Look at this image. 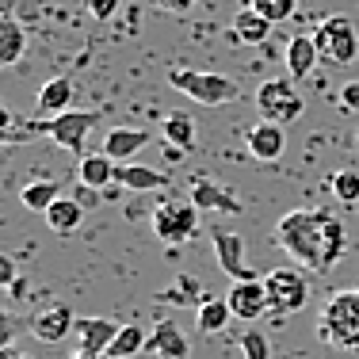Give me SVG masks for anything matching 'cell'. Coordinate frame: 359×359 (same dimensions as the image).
Returning <instances> with one entry per match:
<instances>
[{
	"label": "cell",
	"instance_id": "6da1fadb",
	"mask_svg": "<svg viewBox=\"0 0 359 359\" xmlns=\"http://www.w3.org/2000/svg\"><path fill=\"white\" fill-rule=\"evenodd\" d=\"M276 245L283 249L294 264H302L313 276H325L340 264V256L348 249L344 222L332 210H290L276 222Z\"/></svg>",
	"mask_w": 359,
	"mask_h": 359
},
{
	"label": "cell",
	"instance_id": "7a4b0ae2",
	"mask_svg": "<svg viewBox=\"0 0 359 359\" xmlns=\"http://www.w3.org/2000/svg\"><path fill=\"white\" fill-rule=\"evenodd\" d=\"M318 337L325 340V344H332V348L359 352V287L337 290V294L321 306Z\"/></svg>",
	"mask_w": 359,
	"mask_h": 359
},
{
	"label": "cell",
	"instance_id": "3957f363",
	"mask_svg": "<svg viewBox=\"0 0 359 359\" xmlns=\"http://www.w3.org/2000/svg\"><path fill=\"white\" fill-rule=\"evenodd\" d=\"M168 84L176 92H184L187 100L203 107H226L241 96V84L229 81L226 73H215V69H191V65H172L168 69Z\"/></svg>",
	"mask_w": 359,
	"mask_h": 359
},
{
	"label": "cell",
	"instance_id": "277c9868",
	"mask_svg": "<svg viewBox=\"0 0 359 359\" xmlns=\"http://www.w3.org/2000/svg\"><path fill=\"white\" fill-rule=\"evenodd\" d=\"M199 215L203 210L195 207L191 199H165V203H157L153 207V215H149V226H153V233L161 237L165 245H184V241H191L195 233H199Z\"/></svg>",
	"mask_w": 359,
	"mask_h": 359
},
{
	"label": "cell",
	"instance_id": "5b68a950",
	"mask_svg": "<svg viewBox=\"0 0 359 359\" xmlns=\"http://www.w3.org/2000/svg\"><path fill=\"white\" fill-rule=\"evenodd\" d=\"M100 126V111H62V115H50L42 123V134L57 145V149L73 153V157H84V138Z\"/></svg>",
	"mask_w": 359,
	"mask_h": 359
},
{
	"label": "cell",
	"instance_id": "8992f818",
	"mask_svg": "<svg viewBox=\"0 0 359 359\" xmlns=\"http://www.w3.org/2000/svg\"><path fill=\"white\" fill-rule=\"evenodd\" d=\"M313 39H318L321 62H329V65H352L359 57V31L348 15H329L313 31Z\"/></svg>",
	"mask_w": 359,
	"mask_h": 359
},
{
	"label": "cell",
	"instance_id": "52a82bcc",
	"mask_svg": "<svg viewBox=\"0 0 359 359\" xmlns=\"http://www.w3.org/2000/svg\"><path fill=\"white\" fill-rule=\"evenodd\" d=\"M256 107H260L264 118H271V123H279V126H290L294 118H302L306 100L298 96L290 76H276V81H264L260 88H256Z\"/></svg>",
	"mask_w": 359,
	"mask_h": 359
},
{
	"label": "cell",
	"instance_id": "ba28073f",
	"mask_svg": "<svg viewBox=\"0 0 359 359\" xmlns=\"http://www.w3.org/2000/svg\"><path fill=\"white\" fill-rule=\"evenodd\" d=\"M260 279H264V287H268V298H271V310L276 313L306 310V302H310V283H306V276L298 268H276Z\"/></svg>",
	"mask_w": 359,
	"mask_h": 359
},
{
	"label": "cell",
	"instance_id": "9c48e42d",
	"mask_svg": "<svg viewBox=\"0 0 359 359\" xmlns=\"http://www.w3.org/2000/svg\"><path fill=\"white\" fill-rule=\"evenodd\" d=\"M210 245H215V256H218V268L226 271L233 283H241V279H260L252 271V264H249V245H245V237L241 233H233V229H222L215 226L210 229Z\"/></svg>",
	"mask_w": 359,
	"mask_h": 359
},
{
	"label": "cell",
	"instance_id": "30bf717a",
	"mask_svg": "<svg viewBox=\"0 0 359 359\" xmlns=\"http://www.w3.org/2000/svg\"><path fill=\"white\" fill-rule=\"evenodd\" d=\"M229 310H233L237 321H256L271 310V298H268V287L264 279H241V283L229 287Z\"/></svg>",
	"mask_w": 359,
	"mask_h": 359
},
{
	"label": "cell",
	"instance_id": "8fae6325",
	"mask_svg": "<svg viewBox=\"0 0 359 359\" xmlns=\"http://www.w3.org/2000/svg\"><path fill=\"white\" fill-rule=\"evenodd\" d=\"M245 149L252 153V161H279L287 149V130L271 118H260L245 130Z\"/></svg>",
	"mask_w": 359,
	"mask_h": 359
},
{
	"label": "cell",
	"instance_id": "7c38bea8",
	"mask_svg": "<svg viewBox=\"0 0 359 359\" xmlns=\"http://www.w3.org/2000/svg\"><path fill=\"white\" fill-rule=\"evenodd\" d=\"M187 199H191L199 210H207V215H241L245 210L241 199H237L226 184H218V180H195Z\"/></svg>",
	"mask_w": 359,
	"mask_h": 359
},
{
	"label": "cell",
	"instance_id": "4fadbf2b",
	"mask_svg": "<svg viewBox=\"0 0 359 359\" xmlns=\"http://www.w3.org/2000/svg\"><path fill=\"white\" fill-rule=\"evenodd\" d=\"M145 352H153L157 359H187V355H191V340L184 337V329H180L172 318H165V321L153 325Z\"/></svg>",
	"mask_w": 359,
	"mask_h": 359
},
{
	"label": "cell",
	"instance_id": "5bb4252c",
	"mask_svg": "<svg viewBox=\"0 0 359 359\" xmlns=\"http://www.w3.org/2000/svg\"><path fill=\"white\" fill-rule=\"evenodd\" d=\"M73 329H76V321H73L69 306H50V310H42L31 318V332H35L42 344H62Z\"/></svg>",
	"mask_w": 359,
	"mask_h": 359
},
{
	"label": "cell",
	"instance_id": "9a60e30c",
	"mask_svg": "<svg viewBox=\"0 0 359 359\" xmlns=\"http://www.w3.org/2000/svg\"><path fill=\"white\" fill-rule=\"evenodd\" d=\"M153 134L142 130V126H111L104 134V153L115 161H134V153L149 145Z\"/></svg>",
	"mask_w": 359,
	"mask_h": 359
},
{
	"label": "cell",
	"instance_id": "2e32d148",
	"mask_svg": "<svg viewBox=\"0 0 359 359\" xmlns=\"http://www.w3.org/2000/svg\"><path fill=\"white\" fill-rule=\"evenodd\" d=\"M321 54H318V39L313 35H294L287 42V73L290 81H306L313 69H318Z\"/></svg>",
	"mask_w": 359,
	"mask_h": 359
},
{
	"label": "cell",
	"instance_id": "e0dca14e",
	"mask_svg": "<svg viewBox=\"0 0 359 359\" xmlns=\"http://www.w3.org/2000/svg\"><path fill=\"white\" fill-rule=\"evenodd\" d=\"M115 172H118V161L107 157L104 149H100V153H84V157L76 161V176H81V184L96 187V191H107V187L115 184Z\"/></svg>",
	"mask_w": 359,
	"mask_h": 359
},
{
	"label": "cell",
	"instance_id": "ac0fdd59",
	"mask_svg": "<svg viewBox=\"0 0 359 359\" xmlns=\"http://www.w3.org/2000/svg\"><path fill=\"white\" fill-rule=\"evenodd\" d=\"M271 27L276 23L268 20V15H260L256 8L249 4V8H237V15H233V42H245V46H264L268 42V35H271Z\"/></svg>",
	"mask_w": 359,
	"mask_h": 359
},
{
	"label": "cell",
	"instance_id": "d6986e66",
	"mask_svg": "<svg viewBox=\"0 0 359 359\" xmlns=\"http://www.w3.org/2000/svg\"><path fill=\"white\" fill-rule=\"evenodd\" d=\"M118 329H123V325H115L111 318H84V321H76L81 348H84V352H92V355H104L107 348L115 344Z\"/></svg>",
	"mask_w": 359,
	"mask_h": 359
},
{
	"label": "cell",
	"instance_id": "ffe728a7",
	"mask_svg": "<svg viewBox=\"0 0 359 359\" xmlns=\"http://www.w3.org/2000/svg\"><path fill=\"white\" fill-rule=\"evenodd\" d=\"M115 184L118 187H126V191H165L168 187V176L165 172H157V168H145V165H118V172H115Z\"/></svg>",
	"mask_w": 359,
	"mask_h": 359
},
{
	"label": "cell",
	"instance_id": "44dd1931",
	"mask_svg": "<svg viewBox=\"0 0 359 359\" xmlns=\"http://www.w3.org/2000/svg\"><path fill=\"white\" fill-rule=\"evenodd\" d=\"M81 222H84V203L81 199H69V195H62V199L46 210V226L54 229V233H62V237L76 233V229H81Z\"/></svg>",
	"mask_w": 359,
	"mask_h": 359
},
{
	"label": "cell",
	"instance_id": "7402d4cb",
	"mask_svg": "<svg viewBox=\"0 0 359 359\" xmlns=\"http://www.w3.org/2000/svg\"><path fill=\"white\" fill-rule=\"evenodd\" d=\"M69 104H73V81L69 76H54V81L42 84V92H39L42 115H62V111H69Z\"/></svg>",
	"mask_w": 359,
	"mask_h": 359
},
{
	"label": "cell",
	"instance_id": "603a6c76",
	"mask_svg": "<svg viewBox=\"0 0 359 359\" xmlns=\"http://www.w3.org/2000/svg\"><path fill=\"white\" fill-rule=\"evenodd\" d=\"M57 199H62V184H54V180H31L20 191V203L27 210H39V215H46Z\"/></svg>",
	"mask_w": 359,
	"mask_h": 359
},
{
	"label": "cell",
	"instance_id": "cb8c5ba5",
	"mask_svg": "<svg viewBox=\"0 0 359 359\" xmlns=\"http://www.w3.org/2000/svg\"><path fill=\"white\" fill-rule=\"evenodd\" d=\"M233 318V310H229V298H203L199 310H195V325H199V332H222Z\"/></svg>",
	"mask_w": 359,
	"mask_h": 359
},
{
	"label": "cell",
	"instance_id": "d4e9b609",
	"mask_svg": "<svg viewBox=\"0 0 359 359\" xmlns=\"http://www.w3.org/2000/svg\"><path fill=\"white\" fill-rule=\"evenodd\" d=\"M23 50H27V31L12 15H4L0 20V65H15L23 57Z\"/></svg>",
	"mask_w": 359,
	"mask_h": 359
},
{
	"label": "cell",
	"instance_id": "484cf974",
	"mask_svg": "<svg viewBox=\"0 0 359 359\" xmlns=\"http://www.w3.org/2000/svg\"><path fill=\"white\" fill-rule=\"evenodd\" d=\"M161 134H165L168 145H176V149H184V153L195 149V123H191V115H184V111H172V115H165V126H161Z\"/></svg>",
	"mask_w": 359,
	"mask_h": 359
},
{
	"label": "cell",
	"instance_id": "4316f807",
	"mask_svg": "<svg viewBox=\"0 0 359 359\" xmlns=\"http://www.w3.org/2000/svg\"><path fill=\"white\" fill-rule=\"evenodd\" d=\"M145 344H149V332H145L142 325H123V329H118V337H115V344H111L107 352H115V355L130 359V355L145 352Z\"/></svg>",
	"mask_w": 359,
	"mask_h": 359
},
{
	"label": "cell",
	"instance_id": "83f0119b",
	"mask_svg": "<svg viewBox=\"0 0 359 359\" xmlns=\"http://www.w3.org/2000/svg\"><path fill=\"white\" fill-rule=\"evenodd\" d=\"M172 290H161L157 302H203V287L195 276H176L172 279Z\"/></svg>",
	"mask_w": 359,
	"mask_h": 359
},
{
	"label": "cell",
	"instance_id": "f1b7e54d",
	"mask_svg": "<svg viewBox=\"0 0 359 359\" xmlns=\"http://www.w3.org/2000/svg\"><path fill=\"white\" fill-rule=\"evenodd\" d=\"M329 187H332V195H337L340 203H348V207L359 203V172L355 168H340V172L329 180Z\"/></svg>",
	"mask_w": 359,
	"mask_h": 359
},
{
	"label": "cell",
	"instance_id": "f546056e",
	"mask_svg": "<svg viewBox=\"0 0 359 359\" xmlns=\"http://www.w3.org/2000/svg\"><path fill=\"white\" fill-rule=\"evenodd\" d=\"M260 15H268L271 23H287L298 12V0H249Z\"/></svg>",
	"mask_w": 359,
	"mask_h": 359
},
{
	"label": "cell",
	"instance_id": "4dcf8cb0",
	"mask_svg": "<svg viewBox=\"0 0 359 359\" xmlns=\"http://www.w3.org/2000/svg\"><path fill=\"white\" fill-rule=\"evenodd\" d=\"M241 352H245V359H271V344H268V337H264L260 329H245Z\"/></svg>",
	"mask_w": 359,
	"mask_h": 359
},
{
	"label": "cell",
	"instance_id": "1f68e13d",
	"mask_svg": "<svg viewBox=\"0 0 359 359\" xmlns=\"http://www.w3.org/2000/svg\"><path fill=\"white\" fill-rule=\"evenodd\" d=\"M84 8H88V15H92V20L107 23V20H115V15H118L123 0H84Z\"/></svg>",
	"mask_w": 359,
	"mask_h": 359
},
{
	"label": "cell",
	"instance_id": "d6a6232c",
	"mask_svg": "<svg viewBox=\"0 0 359 359\" xmlns=\"http://www.w3.org/2000/svg\"><path fill=\"white\" fill-rule=\"evenodd\" d=\"M340 107L344 111H359V81H348L340 88Z\"/></svg>",
	"mask_w": 359,
	"mask_h": 359
},
{
	"label": "cell",
	"instance_id": "836d02e7",
	"mask_svg": "<svg viewBox=\"0 0 359 359\" xmlns=\"http://www.w3.org/2000/svg\"><path fill=\"white\" fill-rule=\"evenodd\" d=\"M149 4L153 8H161V12H191V8H195V0H149Z\"/></svg>",
	"mask_w": 359,
	"mask_h": 359
},
{
	"label": "cell",
	"instance_id": "e575fe53",
	"mask_svg": "<svg viewBox=\"0 0 359 359\" xmlns=\"http://www.w3.org/2000/svg\"><path fill=\"white\" fill-rule=\"evenodd\" d=\"M15 283V264L12 256H0V287H12Z\"/></svg>",
	"mask_w": 359,
	"mask_h": 359
},
{
	"label": "cell",
	"instance_id": "d590c367",
	"mask_svg": "<svg viewBox=\"0 0 359 359\" xmlns=\"http://www.w3.org/2000/svg\"><path fill=\"white\" fill-rule=\"evenodd\" d=\"M0 359H31V355H23V352H20V348H15V344H8L4 352H0Z\"/></svg>",
	"mask_w": 359,
	"mask_h": 359
},
{
	"label": "cell",
	"instance_id": "8d00e7d4",
	"mask_svg": "<svg viewBox=\"0 0 359 359\" xmlns=\"http://www.w3.org/2000/svg\"><path fill=\"white\" fill-rule=\"evenodd\" d=\"M69 359H100V355H92V352H84V348H81V352H73Z\"/></svg>",
	"mask_w": 359,
	"mask_h": 359
},
{
	"label": "cell",
	"instance_id": "74e56055",
	"mask_svg": "<svg viewBox=\"0 0 359 359\" xmlns=\"http://www.w3.org/2000/svg\"><path fill=\"white\" fill-rule=\"evenodd\" d=\"M100 359H123V355H115V352H104V355H100Z\"/></svg>",
	"mask_w": 359,
	"mask_h": 359
},
{
	"label": "cell",
	"instance_id": "f35d334b",
	"mask_svg": "<svg viewBox=\"0 0 359 359\" xmlns=\"http://www.w3.org/2000/svg\"><path fill=\"white\" fill-rule=\"evenodd\" d=\"M355 149H359V134H355Z\"/></svg>",
	"mask_w": 359,
	"mask_h": 359
},
{
	"label": "cell",
	"instance_id": "ab89813d",
	"mask_svg": "<svg viewBox=\"0 0 359 359\" xmlns=\"http://www.w3.org/2000/svg\"><path fill=\"white\" fill-rule=\"evenodd\" d=\"M237 4H249V0H237Z\"/></svg>",
	"mask_w": 359,
	"mask_h": 359
}]
</instances>
